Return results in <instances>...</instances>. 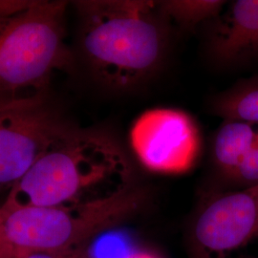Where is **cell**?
<instances>
[{"label": "cell", "mask_w": 258, "mask_h": 258, "mask_svg": "<svg viewBox=\"0 0 258 258\" xmlns=\"http://www.w3.org/2000/svg\"><path fill=\"white\" fill-rule=\"evenodd\" d=\"M74 6L80 55L100 86L130 94L162 71L173 25L158 1L82 0Z\"/></svg>", "instance_id": "cell-1"}, {"label": "cell", "mask_w": 258, "mask_h": 258, "mask_svg": "<svg viewBox=\"0 0 258 258\" xmlns=\"http://www.w3.org/2000/svg\"><path fill=\"white\" fill-rule=\"evenodd\" d=\"M135 184L126 149L109 132L72 125L6 195L7 207H70Z\"/></svg>", "instance_id": "cell-2"}, {"label": "cell", "mask_w": 258, "mask_h": 258, "mask_svg": "<svg viewBox=\"0 0 258 258\" xmlns=\"http://www.w3.org/2000/svg\"><path fill=\"white\" fill-rule=\"evenodd\" d=\"M148 188L138 184L109 197L70 207H7L0 204V258L86 249L96 236L141 212Z\"/></svg>", "instance_id": "cell-3"}, {"label": "cell", "mask_w": 258, "mask_h": 258, "mask_svg": "<svg viewBox=\"0 0 258 258\" xmlns=\"http://www.w3.org/2000/svg\"><path fill=\"white\" fill-rule=\"evenodd\" d=\"M65 1H0V91L45 92L55 71L76 58L65 37Z\"/></svg>", "instance_id": "cell-4"}, {"label": "cell", "mask_w": 258, "mask_h": 258, "mask_svg": "<svg viewBox=\"0 0 258 258\" xmlns=\"http://www.w3.org/2000/svg\"><path fill=\"white\" fill-rule=\"evenodd\" d=\"M71 126L44 92L24 96L0 111V195L9 194Z\"/></svg>", "instance_id": "cell-5"}, {"label": "cell", "mask_w": 258, "mask_h": 258, "mask_svg": "<svg viewBox=\"0 0 258 258\" xmlns=\"http://www.w3.org/2000/svg\"><path fill=\"white\" fill-rule=\"evenodd\" d=\"M139 162L160 174H180L197 161L201 140L197 125L184 111L169 108L144 113L130 131Z\"/></svg>", "instance_id": "cell-6"}, {"label": "cell", "mask_w": 258, "mask_h": 258, "mask_svg": "<svg viewBox=\"0 0 258 258\" xmlns=\"http://www.w3.org/2000/svg\"><path fill=\"white\" fill-rule=\"evenodd\" d=\"M195 240L205 251L226 255L258 238V184L216 194L194 225Z\"/></svg>", "instance_id": "cell-7"}, {"label": "cell", "mask_w": 258, "mask_h": 258, "mask_svg": "<svg viewBox=\"0 0 258 258\" xmlns=\"http://www.w3.org/2000/svg\"><path fill=\"white\" fill-rule=\"evenodd\" d=\"M206 52L214 64L227 68L258 58V0L226 4L209 22Z\"/></svg>", "instance_id": "cell-8"}, {"label": "cell", "mask_w": 258, "mask_h": 258, "mask_svg": "<svg viewBox=\"0 0 258 258\" xmlns=\"http://www.w3.org/2000/svg\"><path fill=\"white\" fill-rule=\"evenodd\" d=\"M258 138V123L226 119L212 141V155L222 179L227 180L239 166Z\"/></svg>", "instance_id": "cell-9"}, {"label": "cell", "mask_w": 258, "mask_h": 258, "mask_svg": "<svg viewBox=\"0 0 258 258\" xmlns=\"http://www.w3.org/2000/svg\"><path fill=\"white\" fill-rule=\"evenodd\" d=\"M214 115L258 123V76L241 80L216 94L210 102Z\"/></svg>", "instance_id": "cell-10"}, {"label": "cell", "mask_w": 258, "mask_h": 258, "mask_svg": "<svg viewBox=\"0 0 258 258\" xmlns=\"http://www.w3.org/2000/svg\"><path fill=\"white\" fill-rule=\"evenodd\" d=\"M159 7L171 24L192 30L215 19L227 2L221 0H166Z\"/></svg>", "instance_id": "cell-11"}, {"label": "cell", "mask_w": 258, "mask_h": 258, "mask_svg": "<svg viewBox=\"0 0 258 258\" xmlns=\"http://www.w3.org/2000/svg\"><path fill=\"white\" fill-rule=\"evenodd\" d=\"M231 190H238L258 184V138L239 166L225 180Z\"/></svg>", "instance_id": "cell-12"}, {"label": "cell", "mask_w": 258, "mask_h": 258, "mask_svg": "<svg viewBox=\"0 0 258 258\" xmlns=\"http://www.w3.org/2000/svg\"><path fill=\"white\" fill-rule=\"evenodd\" d=\"M24 258H88L86 249L71 251L66 253H36Z\"/></svg>", "instance_id": "cell-13"}, {"label": "cell", "mask_w": 258, "mask_h": 258, "mask_svg": "<svg viewBox=\"0 0 258 258\" xmlns=\"http://www.w3.org/2000/svg\"><path fill=\"white\" fill-rule=\"evenodd\" d=\"M23 97L24 96H19V95H15V94H11V93L0 91V111L9 107L12 104L16 103Z\"/></svg>", "instance_id": "cell-14"}, {"label": "cell", "mask_w": 258, "mask_h": 258, "mask_svg": "<svg viewBox=\"0 0 258 258\" xmlns=\"http://www.w3.org/2000/svg\"><path fill=\"white\" fill-rule=\"evenodd\" d=\"M123 258H163L149 249H136L130 251Z\"/></svg>", "instance_id": "cell-15"}]
</instances>
